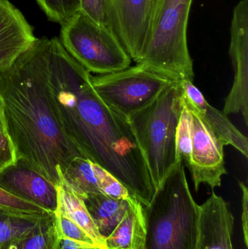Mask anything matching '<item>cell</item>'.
<instances>
[{"instance_id": "cell-1", "label": "cell", "mask_w": 248, "mask_h": 249, "mask_svg": "<svg viewBox=\"0 0 248 249\" xmlns=\"http://www.w3.org/2000/svg\"><path fill=\"white\" fill-rule=\"evenodd\" d=\"M90 76L73 58L52 66L51 87L60 121L83 158L112 174L147 206L156 190L131 124L99 97Z\"/></svg>"}, {"instance_id": "cell-2", "label": "cell", "mask_w": 248, "mask_h": 249, "mask_svg": "<svg viewBox=\"0 0 248 249\" xmlns=\"http://www.w3.org/2000/svg\"><path fill=\"white\" fill-rule=\"evenodd\" d=\"M51 38H36L0 72V96L17 160L57 187L70 163L83 156L60 121L51 87Z\"/></svg>"}, {"instance_id": "cell-3", "label": "cell", "mask_w": 248, "mask_h": 249, "mask_svg": "<svg viewBox=\"0 0 248 249\" xmlns=\"http://www.w3.org/2000/svg\"><path fill=\"white\" fill-rule=\"evenodd\" d=\"M144 207L143 249H197L200 207L195 202L180 161Z\"/></svg>"}, {"instance_id": "cell-4", "label": "cell", "mask_w": 248, "mask_h": 249, "mask_svg": "<svg viewBox=\"0 0 248 249\" xmlns=\"http://www.w3.org/2000/svg\"><path fill=\"white\" fill-rule=\"evenodd\" d=\"M180 81L167 86L149 105L128 118L156 191L180 161L176 131L183 109Z\"/></svg>"}, {"instance_id": "cell-5", "label": "cell", "mask_w": 248, "mask_h": 249, "mask_svg": "<svg viewBox=\"0 0 248 249\" xmlns=\"http://www.w3.org/2000/svg\"><path fill=\"white\" fill-rule=\"evenodd\" d=\"M193 0H158L148 46L138 64L179 80L193 82L187 26Z\"/></svg>"}, {"instance_id": "cell-6", "label": "cell", "mask_w": 248, "mask_h": 249, "mask_svg": "<svg viewBox=\"0 0 248 249\" xmlns=\"http://www.w3.org/2000/svg\"><path fill=\"white\" fill-rule=\"evenodd\" d=\"M61 26L63 46L89 72L110 74L131 66L132 59L116 35L83 12Z\"/></svg>"}, {"instance_id": "cell-7", "label": "cell", "mask_w": 248, "mask_h": 249, "mask_svg": "<svg viewBox=\"0 0 248 249\" xmlns=\"http://www.w3.org/2000/svg\"><path fill=\"white\" fill-rule=\"evenodd\" d=\"M90 81L95 91L107 106L128 118L151 103L167 86L179 80L136 64L116 72L91 74Z\"/></svg>"}, {"instance_id": "cell-8", "label": "cell", "mask_w": 248, "mask_h": 249, "mask_svg": "<svg viewBox=\"0 0 248 249\" xmlns=\"http://www.w3.org/2000/svg\"><path fill=\"white\" fill-rule=\"evenodd\" d=\"M230 55L234 71L233 86L223 112L241 114L248 124V0H240L233 10Z\"/></svg>"}, {"instance_id": "cell-9", "label": "cell", "mask_w": 248, "mask_h": 249, "mask_svg": "<svg viewBox=\"0 0 248 249\" xmlns=\"http://www.w3.org/2000/svg\"><path fill=\"white\" fill-rule=\"evenodd\" d=\"M192 117V149L187 167L192 174L195 190L204 184L212 190L221 187L222 177L227 174L224 160L225 145L218 140L195 109L183 100Z\"/></svg>"}, {"instance_id": "cell-10", "label": "cell", "mask_w": 248, "mask_h": 249, "mask_svg": "<svg viewBox=\"0 0 248 249\" xmlns=\"http://www.w3.org/2000/svg\"><path fill=\"white\" fill-rule=\"evenodd\" d=\"M158 0H109L117 36L126 52L138 64L151 36Z\"/></svg>"}, {"instance_id": "cell-11", "label": "cell", "mask_w": 248, "mask_h": 249, "mask_svg": "<svg viewBox=\"0 0 248 249\" xmlns=\"http://www.w3.org/2000/svg\"><path fill=\"white\" fill-rule=\"evenodd\" d=\"M0 187L11 194L55 213L58 208L57 187L43 176L17 160L0 172Z\"/></svg>"}, {"instance_id": "cell-12", "label": "cell", "mask_w": 248, "mask_h": 249, "mask_svg": "<svg viewBox=\"0 0 248 249\" xmlns=\"http://www.w3.org/2000/svg\"><path fill=\"white\" fill-rule=\"evenodd\" d=\"M199 207L197 249H234V218L228 203L221 196L213 192Z\"/></svg>"}, {"instance_id": "cell-13", "label": "cell", "mask_w": 248, "mask_h": 249, "mask_svg": "<svg viewBox=\"0 0 248 249\" xmlns=\"http://www.w3.org/2000/svg\"><path fill=\"white\" fill-rule=\"evenodd\" d=\"M33 28L8 0H0V72L8 68L33 42Z\"/></svg>"}, {"instance_id": "cell-14", "label": "cell", "mask_w": 248, "mask_h": 249, "mask_svg": "<svg viewBox=\"0 0 248 249\" xmlns=\"http://www.w3.org/2000/svg\"><path fill=\"white\" fill-rule=\"evenodd\" d=\"M183 99L192 107L215 137L225 146L231 145L248 157V138L230 121L227 115L211 106L191 80H181Z\"/></svg>"}, {"instance_id": "cell-15", "label": "cell", "mask_w": 248, "mask_h": 249, "mask_svg": "<svg viewBox=\"0 0 248 249\" xmlns=\"http://www.w3.org/2000/svg\"><path fill=\"white\" fill-rule=\"evenodd\" d=\"M146 223L144 207L132 197L125 216L109 236L105 238L106 249H143Z\"/></svg>"}, {"instance_id": "cell-16", "label": "cell", "mask_w": 248, "mask_h": 249, "mask_svg": "<svg viewBox=\"0 0 248 249\" xmlns=\"http://www.w3.org/2000/svg\"><path fill=\"white\" fill-rule=\"evenodd\" d=\"M132 197L117 199L103 193H92L83 199L99 233L104 240L125 216Z\"/></svg>"}, {"instance_id": "cell-17", "label": "cell", "mask_w": 248, "mask_h": 249, "mask_svg": "<svg viewBox=\"0 0 248 249\" xmlns=\"http://www.w3.org/2000/svg\"><path fill=\"white\" fill-rule=\"evenodd\" d=\"M58 190V208L54 214L66 216L81 227L100 249H106L104 238L100 235L90 216L84 200L77 196L63 178Z\"/></svg>"}, {"instance_id": "cell-18", "label": "cell", "mask_w": 248, "mask_h": 249, "mask_svg": "<svg viewBox=\"0 0 248 249\" xmlns=\"http://www.w3.org/2000/svg\"><path fill=\"white\" fill-rule=\"evenodd\" d=\"M52 215L26 214L0 208V247L23 241Z\"/></svg>"}, {"instance_id": "cell-19", "label": "cell", "mask_w": 248, "mask_h": 249, "mask_svg": "<svg viewBox=\"0 0 248 249\" xmlns=\"http://www.w3.org/2000/svg\"><path fill=\"white\" fill-rule=\"evenodd\" d=\"M64 180L81 198L92 193H101L96 163L85 158H75L64 173Z\"/></svg>"}, {"instance_id": "cell-20", "label": "cell", "mask_w": 248, "mask_h": 249, "mask_svg": "<svg viewBox=\"0 0 248 249\" xmlns=\"http://www.w3.org/2000/svg\"><path fill=\"white\" fill-rule=\"evenodd\" d=\"M61 240L53 214L22 241V249H61Z\"/></svg>"}, {"instance_id": "cell-21", "label": "cell", "mask_w": 248, "mask_h": 249, "mask_svg": "<svg viewBox=\"0 0 248 249\" xmlns=\"http://www.w3.org/2000/svg\"><path fill=\"white\" fill-rule=\"evenodd\" d=\"M183 105L176 131V156L178 160L182 161L184 166L188 167L190 163L192 155V117L183 101Z\"/></svg>"}, {"instance_id": "cell-22", "label": "cell", "mask_w": 248, "mask_h": 249, "mask_svg": "<svg viewBox=\"0 0 248 249\" xmlns=\"http://www.w3.org/2000/svg\"><path fill=\"white\" fill-rule=\"evenodd\" d=\"M80 11L100 26L112 31L117 36L109 0H80ZM118 37V36H117Z\"/></svg>"}, {"instance_id": "cell-23", "label": "cell", "mask_w": 248, "mask_h": 249, "mask_svg": "<svg viewBox=\"0 0 248 249\" xmlns=\"http://www.w3.org/2000/svg\"><path fill=\"white\" fill-rule=\"evenodd\" d=\"M50 21L63 24L80 11V0H36Z\"/></svg>"}, {"instance_id": "cell-24", "label": "cell", "mask_w": 248, "mask_h": 249, "mask_svg": "<svg viewBox=\"0 0 248 249\" xmlns=\"http://www.w3.org/2000/svg\"><path fill=\"white\" fill-rule=\"evenodd\" d=\"M54 215L56 222L57 229L61 239L73 240L83 244L97 247L91 237L81 227L79 226L69 218L62 215Z\"/></svg>"}, {"instance_id": "cell-25", "label": "cell", "mask_w": 248, "mask_h": 249, "mask_svg": "<svg viewBox=\"0 0 248 249\" xmlns=\"http://www.w3.org/2000/svg\"><path fill=\"white\" fill-rule=\"evenodd\" d=\"M0 208L10 212L26 213V214L38 215L49 213L40 206L23 200L6 191L1 187H0Z\"/></svg>"}, {"instance_id": "cell-26", "label": "cell", "mask_w": 248, "mask_h": 249, "mask_svg": "<svg viewBox=\"0 0 248 249\" xmlns=\"http://www.w3.org/2000/svg\"><path fill=\"white\" fill-rule=\"evenodd\" d=\"M96 169L99 177L101 193L117 199L128 198L131 196L123 184L112 174L97 164H96Z\"/></svg>"}, {"instance_id": "cell-27", "label": "cell", "mask_w": 248, "mask_h": 249, "mask_svg": "<svg viewBox=\"0 0 248 249\" xmlns=\"http://www.w3.org/2000/svg\"><path fill=\"white\" fill-rule=\"evenodd\" d=\"M17 162L16 149L8 135L0 134V172Z\"/></svg>"}, {"instance_id": "cell-28", "label": "cell", "mask_w": 248, "mask_h": 249, "mask_svg": "<svg viewBox=\"0 0 248 249\" xmlns=\"http://www.w3.org/2000/svg\"><path fill=\"white\" fill-rule=\"evenodd\" d=\"M239 185L243 193L242 198V228H243V239L246 248L248 247V189L247 185L243 181H239Z\"/></svg>"}, {"instance_id": "cell-29", "label": "cell", "mask_w": 248, "mask_h": 249, "mask_svg": "<svg viewBox=\"0 0 248 249\" xmlns=\"http://www.w3.org/2000/svg\"><path fill=\"white\" fill-rule=\"evenodd\" d=\"M61 249H100L96 246L78 242L69 239L61 240Z\"/></svg>"}, {"instance_id": "cell-30", "label": "cell", "mask_w": 248, "mask_h": 249, "mask_svg": "<svg viewBox=\"0 0 248 249\" xmlns=\"http://www.w3.org/2000/svg\"><path fill=\"white\" fill-rule=\"evenodd\" d=\"M0 134L8 135L6 125L5 115H4V105L0 96Z\"/></svg>"}, {"instance_id": "cell-31", "label": "cell", "mask_w": 248, "mask_h": 249, "mask_svg": "<svg viewBox=\"0 0 248 249\" xmlns=\"http://www.w3.org/2000/svg\"><path fill=\"white\" fill-rule=\"evenodd\" d=\"M0 249H22V241L10 243L7 245L3 246Z\"/></svg>"}]
</instances>
